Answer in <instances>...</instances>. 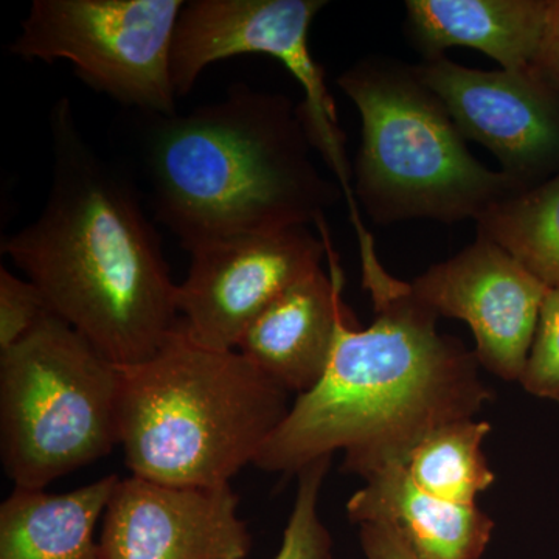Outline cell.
I'll return each mask as SVG.
<instances>
[{
	"label": "cell",
	"mask_w": 559,
	"mask_h": 559,
	"mask_svg": "<svg viewBox=\"0 0 559 559\" xmlns=\"http://www.w3.org/2000/svg\"><path fill=\"white\" fill-rule=\"evenodd\" d=\"M53 165L38 218L2 252L64 320L119 367L145 362L179 323L178 285L134 180L94 150L61 97L50 112Z\"/></svg>",
	"instance_id": "1"
},
{
	"label": "cell",
	"mask_w": 559,
	"mask_h": 559,
	"mask_svg": "<svg viewBox=\"0 0 559 559\" xmlns=\"http://www.w3.org/2000/svg\"><path fill=\"white\" fill-rule=\"evenodd\" d=\"M373 323H342L329 367L297 396L253 465L299 474L336 451L345 473L369 476L404 463L418 441L447 423L474 418L492 392L479 360L437 331L439 316L419 304L411 283L374 304Z\"/></svg>",
	"instance_id": "2"
},
{
	"label": "cell",
	"mask_w": 559,
	"mask_h": 559,
	"mask_svg": "<svg viewBox=\"0 0 559 559\" xmlns=\"http://www.w3.org/2000/svg\"><path fill=\"white\" fill-rule=\"evenodd\" d=\"M154 219L190 250L237 235L322 226L340 183L312 162L299 106L237 83L187 114L143 116Z\"/></svg>",
	"instance_id": "3"
},
{
	"label": "cell",
	"mask_w": 559,
	"mask_h": 559,
	"mask_svg": "<svg viewBox=\"0 0 559 559\" xmlns=\"http://www.w3.org/2000/svg\"><path fill=\"white\" fill-rule=\"evenodd\" d=\"M288 396L241 352L198 344L179 320L156 355L121 367L124 462L159 484L230 485L288 415Z\"/></svg>",
	"instance_id": "4"
},
{
	"label": "cell",
	"mask_w": 559,
	"mask_h": 559,
	"mask_svg": "<svg viewBox=\"0 0 559 559\" xmlns=\"http://www.w3.org/2000/svg\"><path fill=\"white\" fill-rule=\"evenodd\" d=\"M336 83L362 120L353 191L373 223L477 221L521 191L506 173L489 170L469 153L450 112L414 66L364 58Z\"/></svg>",
	"instance_id": "5"
},
{
	"label": "cell",
	"mask_w": 559,
	"mask_h": 559,
	"mask_svg": "<svg viewBox=\"0 0 559 559\" xmlns=\"http://www.w3.org/2000/svg\"><path fill=\"white\" fill-rule=\"evenodd\" d=\"M121 367L55 314L0 352V450L20 488L44 489L120 444Z\"/></svg>",
	"instance_id": "6"
},
{
	"label": "cell",
	"mask_w": 559,
	"mask_h": 559,
	"mask_svg": "<svg viewBox=\"0 0 559 559\" xmlns=\"http://www.w3.org/2000/svg\"><path fill=\"white\" fill-rule=\"evenodd\" d=\"M183 0H35L10 51L68 61L92 90L143 116L176 110L171 51Z\"/></svg>",
	"instance_id": "7"
},
{
	"label": "cell",
	"mask_w": 559,
	"mask_h": 559,
	"mask_svg": "<svg viewBox=\"0 0 559 559\" xmlns=\"http://www.w3.org/2000/svg\"><path fill=\"white\" fill-rule=\"evenodd\" d=\"M323 0H190L180 11L171 51V76L178 97L193 90L213 62L238 55L263 53L289 70L304 90L300 117L314 150L336 176L358 218L353 191V168L345 151V134L337 123L336 103L325 83L322 66L312 58L310 27Z\"/></svg>",
	"instance_id": "8"
},
{
	"label": "cell",
	"mask_w": 559,
	"mask_h": 559,
	"mask_svg": "<svg viewBox=\"0 0 559 559\" xmlns=\"http://www.w3.org/2000/svg\"><path fill=\"white\" fill-rule=\"evenodd\" d=\"M307 226L237 235L190 250L189 274L178 285L179 318L194 342L237 349L242 334L290 286L322 267L329 227Z\"/></svg>",
	"instance_id": "9"
},
{
	"label": "cell",
	"mask_w": 559,
	"mask_h": 559,
	"mask_svg": "<svg viewBox=\"0 0 559 559\" xmlns=\"http://www.w3.org/2000/svg\"><path fill=\"white\" fill-rule=\"evenodd\" d=\"M414 70L463 138L487 146L521 190L558 170L559 92L538 69L488 72L441 57Z\"/></svg>",
	"instance_id": "10"
},
{
	"label": "cell",
	"mask_w": 559,
	"mask_h": 559,
	"mask_svg": "<svg viewBox=\"0 0 559 559\" xmlns=\"http://www.w3.org/2000/svg\"><path fill=\"white\" fill-rule=\"evenodd\" d=\"M412 294L437 316L468 323L476 358L496 377L520 382L549 286L488 238L429 267Z\"/></svg>",
	"instance_id": "11"
},
{
	"label": "cell",
	"mask_w": 559,
	"mask_h": 559,
	"mask_svg": "<svg viewBox=\"0 0 559 559\" xmlns=\"http://www.w3.org/2000/svg\"><path fill=\"white\" fill-rule=\"evenodd\" d=\"M252 538L238 496L223 487H176L131 476L109 500L102 559H246Z\"/></svg>",
	"instance_id": "12"
},
{
	"label": "cell",
	"mask_w": 559,
	"mask_h": 559,
	"mask_svg": "<svg viewBox=\"0 0 559 559\" xmlns=\"http://www.w3.org/2000/svg\"><path fill=\"white\" fill-rule=\"evenodd\" d=\"M323 267L290 286L253 320L238 342L264 374L288 392H308L329 367L342 323L355 319L345 305L344 272L331 246Z\"/></svg>",
	"instance_id": "13"
},
{
	"label": "cell",
	"mask_w": 559,
	"mask_h": 559,
	"mask_svg": "<svg viewBox=\"0 0 559 559\" xmlns=\"http://www.w3.org/2000/svg\"><path fill=\"white\" fill-rule=\"evenodd\" d=\"M349 498V520L382 524L418 559H480L495 522L476 506H460L419 488L404 463L373 471Z\"/></svg>",
	"instance_id": "14"
},
{
	"label": "cell",
	"mask_w": 559,
	"mask_h": 559,
	"mask_svg": "<svg viewBox=\"0 0 559 559\" xmlns=\"http://www.w3.org/2000/svg\"><path fill=\"white\" fill-rule=\"evenodd\" d=\"M549 0H407L406 32L426 60L469 47L503 70L535 68Z\"/></svg>",
	"instance_id": "15"
},
{
	"label": "cell",
	"mask_w": 559,
	"mask_h": 559,
	"mask_svg": "<svg viewBox=\"0 0 559 559\" xmlns=\"http://www.w3.org/2000/svg\"><path fill=\"white\" fill-rule=\"evenodd\" d=\"M119 477L62 492L14 488L0 507V559H102L94 532Z\"/></svg>",
	"instance_id": "16"
},
{
	"label": "cell",
	"mask_w": 559,
	"mask_h": 559,
	"mask_svg": "<svg viewBox=\"0 0 559 559\" xmlns=\"http://www.w3.org/2000/svg\"><path fill=\"white\" fill-rule=\"evenodd\" d=\"M477 229L544 285L559 286V171L496 202L477 219Z\"/></svg>",
	"instance_id": "17"
},
{
	"label": "cell",
	"mask_w": 559,
	"mask_h": 559,
	"mask_svg": "<svg viewBox=\"0 0 559 559\" xmlns=\"http://www.w3.org/2000/svg\"><path fill=\"white\" fill-rule=\"evenodd\" d=\"M491 432L487 421L474 418L447 423L415 444L404 466L419 488L460 506H476V498L496 481L481 444Z\"/></svg>",
	"instance_id": "18"
},
{
	"label": "cell",
	"mask_w": 559,
	"mask_h": 559,
	"mask_svg": "<svg viewBox=\"0 0 559 559\" xmlns=\"http://www.w3.org/2000/svg\"><path fill=\"white\" fill-rule=\"evenodd\" d=\"M331 457L316 460L299 476L296 500L274 559H331L333 539L319 516V496Z\"/></svg>",
	"instance_id": "19"
},
{
	"label": "cell",
	"mask_w": 559,
	"mask_h": 559,
	"mask_svg": "<svg viewBox=\"0 0 559 559\" xmlns=\"http://www.w3.org/2000/svg\"><path fill=\"white\" fill-rule=\"evenodd\" d=\"M520 382L530 395L559 403V286L547 290Z\"/></svg>",
	"instance_id": "20"
},
{
	"label": "cell",
	"mask_w": 559,
	"mask_h": 559,
	"mask_svg": "<svg viewBox=\"0 0 559 559\" xmlns=\"http://www.w3.org/2000/svg\"><path fill=\"white\" fill-rule=\"evenodd\" d=\"M47 314L49 307L31 280L0 267V352L20 344Z\"/></svg>",
	"instance_id": "21"
},
{
	"label": "cell",
	"mask_w": 559,
	"mask_h": 559,
	"mask_svg": "<svg viewBox=\"0 0 559 559\" xmlns=\"http://www.w3.org/2000/svg\"><path fill=\"white\" fill-rule=\"evenodd\" d=\"M359 536L366 559H418L385 525L360 524Z\"/></svg>",
	"instance_id": "22"
},
{
	"label": "cell",
	"mask_w": 559,
	"mask_h": 559,
	"mask_svg": "<svg viewBox=\"0 0 559 559\" xmlns=\"http://www.w3.org/2000/svg\"><path fill=\"white\" fill-rule=\"evenodd\" d=\"M535 68L559 92V0H549Z\"/></svg>",
	"instance_id": "23"
}]
</instances>
